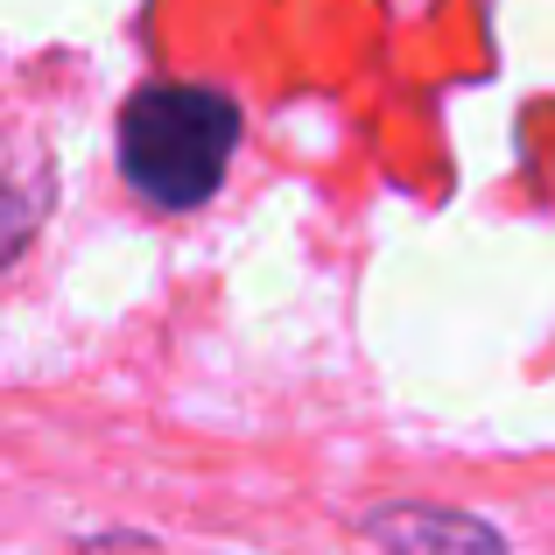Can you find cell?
I'll use <instances>...</instances> for the list:
<instances>
[{"label": "cell", "mask_w": 555, "mask_h": 555, "mask_svg": "<svg viewBox=\"0 0 555 555\" xmlns=\"http://www.w3.org/2000/svg\"><path fill=\"white\" fill-rule=\"evenodd\" d=\"M366 542L379 555H506L486 520L450 514V506H373Z\"/></svg>", "instance_id": "obj_2"}, {"label": "cell", "mask_w": 555, "mask_h": 555, "mask_svg": "<svg viewBox=\"0 0 555 555\" xmlns=\"http://www.w3.org/2000/svg\"><path fill=\"white\" fill-rule=\"evenodd\" d=\"M232 149H240V106L211 85H149L120 113V177L155 211L211 204Z\"/></svg>", "instance_id": "obj_1"}]
</instances>
